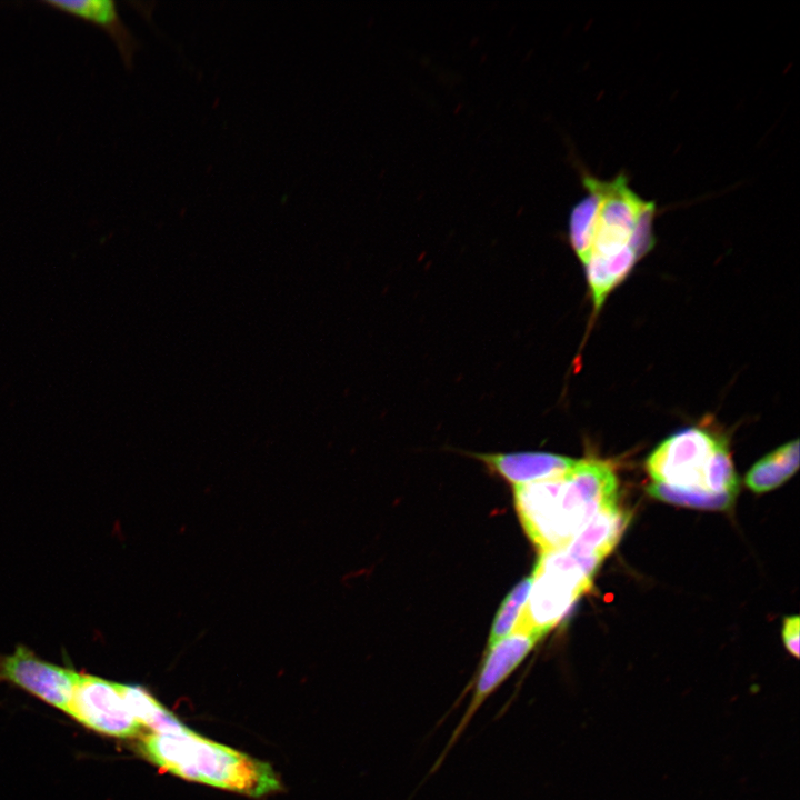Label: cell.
Segmentation results:
<instances>
[{"instance_id": "obj_13", "label": "cell", "mask_w": 800, "mask_h": 800, "mask_svg": "<svg viewBox=\"0 0 800 800\" xmlns=\"http://www.w3.org/2000/svg\"><path fill=\"white\" fill-rule=\"evenodd\" d=\"M638 256L626 248L611 257L591 256L584 264L594 309L599 310L610 291L631 271Z\"/></svg>"}, {"instance_id": "obj_7", "label": "cell", "mask_w": 800, "mask_h": 800, "mask_svg": "<svg viewBox=\"0 0 800 800\" xmlns=\"http://www.w3.org/2000/svg\"><path fill=\"white\" fill-rule=\"evenodd\" d=\"M68 713L86 727L110 737L131 738L140 731L117 683L91 674L79 673Z\"/></svg>"}, {"instance_id": "obj_8", "label": "cell", "mask_w": 800, "mask_h": 800, "mask_svg": "<svg viewBox=\"0 0 800 800\" xmlns=\"http://www.w3.org/2000/svg\"><path fill=\"white\" fill-rule=\"evenodd\" d=\"M79 673L48 662L19 644L10 654H0V681L22 688L42 701L69 711Z\"/></svg>"}, {"instance_id": "obj_5", "label": "cell", "mask_w": 800, "mask_h": 800, "mask_svg": "<svg viewBox=\"0 0 800 800\" xmlns=\"http://www.w3.org/2000/svg\"><path fill=\"white\" fill-rule=\"evenodd\" d=\"M539 640L540 638L530 632L514 629L489 647L473 682L471 698L431 772L440 767L479 709L521 664Z\"/></svg>"}, {"instance_id": "obj_10", "label": "cell", "mask_w": 800, "mask_h": 800, "mask_svg": "<svg viewBox=\"0 0 800 800\" xmlns=\"http://www.w3.org/2000/svg\"><path fill=\"white\" fill-rule=\"evenodd\" d=\"M56 10L97 24L113 40L128 69L133 66V56L140 41L123 22L118 6L112 0H46Z\"/></svg>"}, {"instance_id": "obj_2", "label": "cell", "mask_w": 800, "mask_h": 800, "mask_svg": "<svg viewBox=\"0 0 800 800\" xmlns=\"http://www.w3.org/2000/svg\"><path fill=\"white\" fill-rule=\"evenodd\" d=\"M141 751L153 764L187 780L263 797L281 789L273 769L230 747L186 728L141 739Z\"/></svg>"}, {"instance_id": "obj_3", "label": "cell", "mask_w": 800, "mask_h": 800, "mask_svg": "<svg viewBox=\"0 0 800 800\" xmlns=\"http://www.w3.org/2000/svg\"><path fill=\"white\" fill-rule=\"evenodd\" d=\"M600 564L596 560L576 558L564 548L541 553L531 574L528 600L514 629L541 639L589 591Z\"/></svg>"}, {"instance_id": "obj_17", "label": "cell", "mask_w": 800, "mask_h": 800, "mask_svg": "<svg viewBox=\"0 0 800 800\" xmlns=\"http://www.w3.org/2000/svg\"><path fill=\"white\" fill-rule=\"evenodd\" d=\"M707 491L737 497L739 480L724 440L719 439L704 471Z\"/></svg>"}, {"instance_id": "obj_11", "label": "cell", "mask_w": 800, "mask_h": 800, "mask_svg": "<svg viewBox=\"0 0 800 800\" xmlns=\"http://www.w3.org/2000/svg\"><path fill=\"white\" fill-rule=\"evenodd\" d=\"M630 521V513L618 502L599 510L564 548L579 559H592L602 562L619 542Z\"/></svg>"}, {"instance_id": "obj_19", "label": "cell", "mask_w": 800, "mask_h": 800, "mask_svg": "<svg viewBox=\"0 0 800 800\" xmlns=\"http://www.w3.org/2000/svg\"><path fill=\"white\" fill-rule=\"evenodd\" d=\"M799 617H787L782 627V639L787 650L794 657H799Z\"/></svg>"}, {"instance_id": "obj_16", "label": "cell", "mask_w": 800, "mask_h": 800, "mask_svg": "<svg viewBox=\"0 0 800 800\" xmlns=\"http://www.w3.org/2000/svg\"><path fill=\"white\" fill-rule=\"evenodd\" d=\"M649 493L662 501L708 510H727L736 499L732 494L712 493L702 489L681 488L654 482L648 487Z\"/></svg>"}, {"instance_id": "obj_15", "label": "cell", "mask_w": 800, "mask_h": 800, "mask_svg": "<svg viewBox=\"0 0 800 800\" xmlns=\"http://www.w3.org/2000/svg\"><path fill=\"white\" fill-rule=\"evenodd\" d=\"M586 196L573 207L569 218V239L572 249L586 264L591 254L592 239L598 211V194L583 181Z\"/></svg>"}, {"instance_id": "obj_12", "label": "cell", "mask_w": 800, "mask_h": 800, "mask_svg": "<svg viewBox=\"0 0 800 800\" xmlns=\"http://www.w3.org/2000/svg\"><path fill=\"white\" fill-rule=\"evenodd\" d=\"M799 441L788 442L763 457L746 476L747 486L754 492H767L781 486L799 468Z\"/></svg>"}, {"instance_id": "obj_14", "label": "cell", "mask_w": 800, "mask_h": 800, "mask_svg": "<svg viewBox=\"0 0 800 800\" xmlns=\"http://www.w3.org/2000/svg\"><path fill=\"white\" fill-rule=\"evenodd\" d=\"M127 709L133 719L156 733L178 732L187 727L156 700L144 688L117 683Z\"/></svg>"}, {"instance_id": "obj_1", "label": "cell", "mask_w": 800, "mask_h": 800, "mask_svg": "<svg viewBox=\"0 0 800 800\" xmlns=\"http://www.w3.org/2000/svg\"><path fill=\"white\" fill-rule=\"evenodd\" d=\"M614 502L616 473L598 460H578L560 476L514 487L519 519L541 553L566 548L599 510Z\"/></svg>"}, {"instance_id": "obj_18", "label": "cell", "mask_w": 800, "mask_h": 800, "mask_svg": "<svg viewBox=\"0 0 800 800\" xmlns=\"http://www.w3.org/2000/svg\"><path fill=\"white\" fill-rule=\"evenodd\" d=\"M531 582V576L522 579L504 598L493 620L488 647L513 631L528 600Z\"/></svg>"}, {"instance_id": "obj_9", "label": "cell", "mask_w": 800, "mask_h": 800, "mask_svg": "<svg viewBox=\"0 0 800 800\" xmlns=\"http://www.w3.org/2000/svg\"><path fill=\"white\" fill-rule=\"evenodd\" d=\"M477 457L514 487L560 476L578 461L548 452L486 453Z\"/></svg>"}, {"instance_id": "obj_4", "label": "cell", "mask_w": 800, "mask_h": 800, "mask_svg": "<svg viewBox=\"0 0 800 800\" xmlns=\"http://www.w3.org/2000/svg\"><path fill=\"white\" fill-rule=\"evenodd\" d=\"M582 181L598 194L590 257H611L626 248H632L638 258L647 253L654 242L656 203L636 193L622 172L610 180L584 173Z\"/></svg>"}, {"instance_id": "obj_6", "label": "cell", "mask_w": 800, "mask_h": 800, "mask_svg": "<svg viewBox=\"0 0 800 800\" xmlns=\"http://www.w3.org/2000/svg\"><path fill=\"white\" fill-rule=\"evenodd\" d=\"M718 441L702 429H684L651 452L647 470L656 482L706 490L704 471Z\"/></svg>"}]
</instances>
